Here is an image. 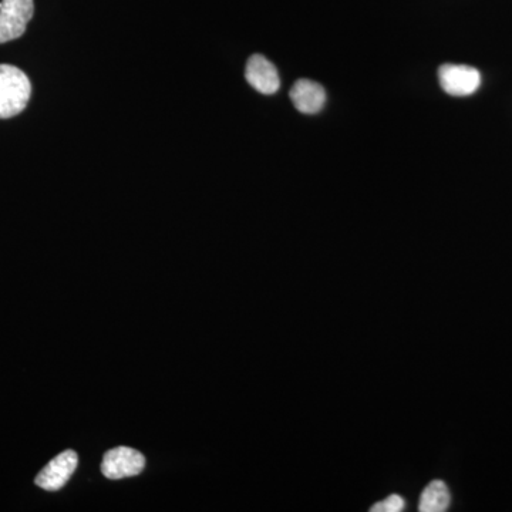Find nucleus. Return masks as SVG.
Wrapping results in <instances>:
<instances>
[{
	"label": "nucleus",
	"mask_w": 512,
	"mask_h": 512,
	"mask_svg": "<svg viewBox=\"0 0 512 512\" xmlns=\"http://www.w3.org/2000/svg\"><path fill=\"white\" fill-rule=\"evenodd\" d=\"M79 464V457L73 450H66L64 453L53 458L49 464L36 477L37 487L46 491H57L67 484L70 477L76 471Z\"/></svg>",
	"instance_id": "obj_5"
},
{
	"label": "nucleus",
	"mask_w": 512,
	"mask_h": 512,
	"mask_svg": "<svg viewBox=\"0 0 512 512\" xmlns=\"http://www.w3.org/2000/svg\"><path fill=\"white\" fill-rule=\"evenodd\" d=\"M293 106L303 114H316L326 103V92L319 83L312 80H299L291 89Z\"/></svg>",
	"instance_id": "obj_7"
},
{
	"label": "nucleus",
	"mask_w": 512,
	"mask_h": 512,
	"mask_svg": "<svg viewBox=\"0 0 512 512\" xmlns=\"http://www.w3.org/2000/svg\"><path fill=\"white\" fill-rule=\"evenodd\" d=\"M35 13L33 0H2L0 2V45L25 35Z\"/></svg>",
	"instance_id": "obj_2"
},
{
	"label": "nucleus",
	"mask_w": 512,
	"mask_h": 512,
	"mask_svg": "<svg viewBox=\"0 0 512 512\" xmlns=\"http://www.w3.org/2000/svg\"><path fill=\"white\" fill-rule=\"evenodd\" d=\"M406 508V500L400 495L393 494L384 498L380 503H376L370 508L372 512H400Z\"/></svg>",
	"instance_id": "obj_9"
},
{
	"label": "nucleus",
	"mask_w": 512,
	"mask_h": 512,
	"mask_svg": "<svg viewBox=\"0 0 512 512\" xmlns=\"http://www.w3.org/2000/svg\"><path fill=\"white\" fill-rule=\"evenodd\" d=\"M146 467V458L130 447H116L107 451L101 461V473L110 480L138 476Z\"/></svg>",
	"instance_id": "obj_3"
},
{
	"label": "nucleus",
	"mask_w": 512,
	"mask_h": 512,
	"mask_svg": "<svg viewBox=\"0 0 512 512\" xmlns=\"http://www.w3.org/2000/svg\"><path fill=\"white\" fill-rule=\"evenodd\" d=\"M245 77L256 92L266 94V96L275 94L281 87L278 70H276L274 64L262 55L249 57Z\"/></svg>",
	"instance_id": "obj_6"
},
{
	"label": "nucleus",
	"mask_w": 512,
	"mask_h": 512,
	"mask_svg": "<svg viewBox=\"0 0 512 512\" xmlns=\"http://www.w3.org/2000/svg\"><path fill=\"white\" fill-rule=\"evenodd\" d=\"M451 503V494L444 481H431L420 497L419 511L421 512H444L448 510Z\"/></svg>",
	"instance_id": "obj_8"
},
{
	"label": "nucleus",
	"mask_w": 512,
	"mask_h": 512,
	"mask_svg": "<svg viewBox=\"0 0 512 512\" xmlns=\"http://www.w3.org/2000/svg\"><path fill=\"white\" fill-rule=\"evenodd\" d=\"M32 84L18 67L0 64V119H12L28 106Z\"/></svg>",
	"instance_id": "obj_1"
},
{
	"label": "nucleus",
	"mask_w": 512,
	"mask_h": 512,
	"mask_svg": "<svg viewBox=\"0 0 512 512\" xmlns=\"http://www.w3.org/2000/svg\"><path fill=\"white\" fill-rule=\"evenodd\" d=\"M441 89L454 97L471 96L480 89L481 74L466 64H443L439 69Z\"/></svg>",
	"instance_id": "obj_4"
}]
</instances>
